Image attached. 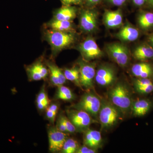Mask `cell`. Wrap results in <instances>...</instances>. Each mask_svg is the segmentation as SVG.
<instances>
[{
  "mask_svg": "<svg viewBox=\"0 0 153 153\" xmlns=\"http://www.w3.org/2000/svg\"><path fill=\"white\" fill-rule=\"evenodd\" d=\"M46 64L49 71L50 82L52 85L58 87L66 83L67 79L63 71L58 66L51 61H47Z\"/></svg>",
  "mask_w": 153,
  "mask_h": 153,
  "instance_id": "obj_15",
  "label": "cell"
},
{
  "mask_svg": "<svg viewBox=\"0 0 153 153\" xmlns=\"http://www.w3.org/2000/svg\"><path fill=\"white\" fill-rule=\"evenodd\" d=\"M44 38L50 45L52 57L55 58L60 52L73 45L76 40L75 32H61L47 29Z\"/></svg>",
  "mask_w": 153,
  "mask_h": 153,
  "instance_id": "obj_1",
  "label": "cell"
},
{
  "mask_svg": "<svg viewBox=\"0 0 153 153\" xmlns=\"http://www.w3.org/2000/svg\"><path fill=\"white\" fill-rule=\"evenodd\" d=\"M58 110V105L55 103L49 105L46 109V117L50 123L53 124L55 122Z\"/></svg>",
  "mask_w": 153,
  "mask_h": 153,
  "instance_id": "obj_27",
  "label": "cell"
},
{
  "mask_svg": "<svg viewBox=\"0 0 153 153\" xmlns=\"http://www.w3.org/2000/svg\"><path fill=\"white\" fill-rule=\"evenodd\" d=\"M131 107L133 114L135 116H143L150 109L151 103L147 100H139L132 104Z\"/></svg>",
  "mask_w": 153,
  "mask_h": 153,
  "instance_id": "obj_22",
  "label": "cell"
},
{
  "mask_svg": "<svg viewBox=\"0 0 153 153\" xmlns=\"http://www.w3.org/2000/svg\"><path fill=\"white\" fill-rule=\"evenodd\" d=\"M108 56L120 67H126L130 60V53L128 47L122 43H110L105 46Z\"/></svg>",
  "mask_w": 153,
  "mask_h": 153,
  "instance_id": "obj_3",
  "label": "cell"
},
{
  "mask_svg": "<svg viewBox=\"0 0 153 153\" xmlns=\"http://www.w3.org/2000/svg\"><path fill=\"white\" fill-rule=\"evenodd\" d=\"M48 134L49 151L53 153L60 152L67 139L66 133L58 130L56 127H50Z\"/></svg>",
  "mask_w": 153,
  "mask_h": 153,
  "instance_id": "obj_12",
  "label": "cell"
},
{
  "mask_svg": "<svg viewBox=\"0 0 153 153\" xmlns=\"http://www.w3.org/2000/svg\"><path fill=\"white\" fill-rule=\"evenodd\" d=\"M98 116L101 128L106 129L117 123L120 114L117 108L112 103L104 101L101 102Z\"/></svg>",
  "mask_w": 153,
  "mask_h": 153,
  "instance_id": "obj_4",
  "label": "cell"
},
{
  "mask_svg": "<svg viewBox=\"0 0 153 153\" xmlns=\"http://www.w3.org/2000/svg\"><path fill=\"white\" fill-rule=\"evenodd\" d=\"M137 23L141 30L149 31L153 29V12L143 11L138 15Z\"/></svg>",
  "mask_w": 153,
  "mask_h": 153,
  "instance_id": "obj_21",
  "label": "cell"
},
{
  "mask_svg": "<svg viewBox=\"0 0 153 153\" xmlns=\"http://www.w3.org/2000/svg\"><path fill=\"white\" fill-rule=\"evenodd\" d=\"M111 103L122 111H127L132 105L131 94L126 85L118 83L113 87L109 93Z\"/></svg>",
  "mask_w": 153,
  "mask_h": 153,
  "instance_id": "obj_2",
  "label": "cell"
},
{
  "mask_svg": "<svg viewBox=\"0 0 153 153\" xmlns=\"http://www.w3.org/2000/svg\"><path fill=\"white\" fill-rule=\"evenodd\" d=\"M74 98V93L68 88L63 85L57 87L55 95V98L56 99L69 101L73 100Z\"/></svg>",
  "mask_w": 153,
  "mask_h": 153,
  "instance_id": "obj_24",
  "label": "cell"
},
{
  "mask_svg": "<svg viewBox=\"0 0 153 153\" xmlns=\"http://www.w3.org/2000/svg\"><path fill=\"white\" fill-rule=\"evenodd\" d=\"M79 147L78 143L72 138H68L64 143L60 152L63 153H76Z\"/></svg>",
  "mask_w": 153,
  "mask_h": 153,
  "instance_id": "obj_26",
  "label": "cell"
},
{
  "mask_svg": "<svg viewBox=\"0 0 153 153\" xmlns=\"http://www.w3.org/2000/svg\"><path fill=\"white\" fill-rule=\"evenodd\" d=\"M113 5L117 7H121L126 4L127 0H108Z\"/></svg>",
  "mask_w": 153,
  "mask_h": 153,
  "instance_id": "obj_35",
  "label": "cell"
},
{
  "mask_svg": "<svg viewBox=\"0 0 153 153\" xmlns=\"http://www.w3.org/2000/svg\"><path fill=\"white\" fill-rule=\"evenodd\" d=\"M77 14V9L75 6L63 5L54 11L52 18L60 21L73 22Z\"/></svg>",
  "mask_w": 153,
  "mask_h": 153,
  "instance_id": "obj_16",
  "label": "cell"
},
{
  "mask_svg": "<svg viewBox=\"0 0 153 153\" xmlns=\"http://www.w3.org/2000/svg\"><path fill=\"white\" fill-rule=\"evenodd\" d=\"M114 68L109 65H102L96 71L94 80L98 85L107 86L112 85L116 79Z\"/></svg>",
  "mask_w": 153,
  "mask_h": 153,
  "instance_id": "obj_11",
  "label": "cell"
},
{
  "mask_svg": "<svg viewBox=\"0 0 153 153\" xmlns=\"http://www.w3.org/2000/svg\"><path fill=\"white\" fill-rule=\"evenodd\" d=\"M77 65L79 68V82L81 87L86 89L92 88L96 71L95 64L81 59L78 61Z\"/></svg>",
  "mask_w": 153,
  "mask_h": 153,
  "instance_id": "obj_8",
  "label": "cell"
},
{
  "mask_svg": "<svg viewBox=\"0 0 153 153\" xmlns=\"http://www.w3.org/2000/svg\"><path fill=\"white\" fill-rule=\"evenodd\" d=\"M133 55L136 60L140 61L153 60V48L148 43L140 44L134 49Z\"/></svg>",
  "mask_w": 153,
  "mask_h": 153,
  "instance_id": "obj_18",
  "label": "cell"
},
{
  "mask_svg": "<svg viewBox=\"0 0 153 153\" xmlns=\"http://www.w3.org/2000/svg\"><path fill=\"white\" fill-rule=\"evenodd\" d=\"M77 49L80 52L82 60L87 62L99 58L103 55V52L95 40L90 36L87 37L80 43Z\"/></svg>",
  "mask_w": 153,
  "mask_h": 153,
  "instance_id": "obj_7",
  "label": "cell"
},
{
  "mask_svg": "<svg viewBox=\"0 0 153 153\" xmlns=\"http://www.w3.org/2000/svg\"><path fill=\"white\" fill-rule=\"evenodd\" d=\"M140 32L137 28L130 24H126L121 27L116 34L117 38L122 42H132L139 38Z\"/></svg>",
  "mask_w": 153,
  "mask_h": 153,
  "instance_id": "obj_14",
  "label": "cell"
},
{
  "mask_svg": "<svg viewBox=\"0 0 153 153\" xmlns=\"http://www.w3.org/2000/svg\"><path fill=\"white\" fill-rule=\"evenodd\" d=\"M59 117L60 118L61 120L63 122V124L66 127L68 133H73L76 131L75 126L71 122V121L69 120L68 117H66V116L63 114H60Z\"/></svg>",
  "mask_w": 153,
  "mask_h": 153,
  "instance_id": "obj_28",
  "label": "cell"
},
{
  "mask_svg": "<svg viewBox=\"0 0 153 153\" xmlns=\"http://www.w3.org/2000/svg\"><path fill=\"white\" fill-rule=\"evenodd\" d=\"M101 143L102 136L100 132L89 128L84 131V145L97 150L100 147Z\"/></svg>",
  "mask_w": 153,
  "mask_h": 153,
  "instance_id": "obj_19",
  "label": "cell"
},
{
  "mask_svg": "<svg viewBox=\"0 0 153 153\" xmlns=\"http://www.w3.org/2000/svg\"><path fill=\"white\" fill-rule=\"evenodd\" d=\"M63 5H79L85 3V0H60Z\"/></svg>",
  "mask_w": 153,
  "mask_h": 153,
  "instance_id": "obj_30",
  "label": "cell"
},
{
  "mask_svg": "<svg viewBox=\"0 0 153 153\" xmlns=\"http://www.w3.org/2000/svg\"><path fill=\"white\" fill-rule=\"evenodd\" d=\"M136 90L141 94H148L153 91V83L143 86H134Z\"/></svg>",
  "mask_w": 153,
  "mask_h": 153,
  "instance_id": "obj_29",
  "label": "cell"
},
{
  "mask_svg": "<svg viewBox=\"0 0 153 153\" xmlns=\"http://www.w3.org/2000/svg\"><path fill=\"white\" fill-rule=\"evenodd\" d=\"M147 6L151 9H153V0H149Z\"/></svg>",
  "mask_w": 153,
  "mask_h": 153,
  "instance_id": "obj_37",
  "label": "cell"
},
{
  "mask_svg": "<svg viewBox=\"0 0 153 153\" xmlns=\"http://www.w3.org/2000/svg\"><path fill=\"white\" fill-rule=\"evenodd\" d=\"M132 74L137 78H149L153 77V66L147 62L141 61L132 66Z\"/></svg>",
  "mask_w": 153,
  "mask_h": 153,
  "instance_id": "obj_17",
  "label": "cell"
},
{
  "mask_svg": "<svg viewBox=\"0 0 153 153\" xmlns=\"http://www.w3.org/2000/svg\"><path fill=\"white\" fill-rule=\"evenodd\" d=\"M149 0H131L133 4L137 7H141L147 4Z\"/></svg>",
  "mask_w": 153,
  "mask_h": 153,
  "instance_id": "obj_34",
  "label": "cell"
},
{
  "mask_svg": "<svg viewBox=\"0 0 153 153\" xmlns=\"http://www.w3.org/2000/svg\"><path fill=\"white\" fill-rule=\"evenodd\" d=\"M46 29L57 30L61 32H75V26L73 22L60 21L54 19H51L45 25Z\"/></svg>",
  "mask_w": 153,
  "mask_h": 153,
  "instance_id": "obj_20",
  "label": "cell"
},
{
  "mask_svg": "<svg viewBox=\"0 0 153 153\" xmlns=\"http://www.w3.org/2000/svg\"><path fill=\"white\" fill-rule=\"evenodd\" d=\"M101 105V101L98 97L93 93H87L82 96L79 102L73 108L84 111L91 116L97 117Z\"/></svg>",
  "mask_w": 153,
  "mask_h": 153,
  "instance_id": "obj_6",
  "label": "cell"
},
{
  "mask_svg": "<svg viewBox=\"0 0 153 153\" xmlns=\"http://www.w3.org/2000/svg\"><path fill=\"white\" fill-rule=\"evenodd\" d=\"M97 152V150L91 149L84 145L79 146L76 153H95Z\"/></svg>",
  "mask_w": 153,
  "mask_h": 153,
  "instance_id": "obj_31",
  "label": "cell"
},
{
  "mask_svg": "<svg viewBox=\"0 0 153 153\" xmlns=\"http://www.w3.org/2000/svg\"><path fill=\"white\" fill-rule=\"evenodd\" d=\"M104 25L108 29L120 27L123 24V15L120 9L115 10H106L103 17Z\"/></svg>",
  "mask_w": 153,
  "mask_h": 153,
  "instance_id": "obj_13",
  "label": "cell"
},
{
  "mask_svg": "<svg viewBox=\"0 0 153 153\" xmlns=\"http://www.w3.org/2000/svg\"><path fill=\"white\" fill-rule=\"evenodd\" d=\"M79 25L82 33H94L98 27V13L97 11L91 8L82 10L79 13Z\"/></svg>",
  "mask_w": 153,
  "mask_h": 153,
  "instance_id": "obj_5",
  "label": "cell"
},
{
  "mask_svg": "<svg viewBox=\"0 0 153 153\" xmlns=\"http://www.w3.org/2000/svg\"><path fill=\"white\" fill-rule=\"evenodd\" d=\"M148 43L153 48V33H152L148 38Z\"/></svg>",
  "mask_w": 153,
  "mask_h": 153,
  "instance_id": "obj_36",
  "label": "cell"
},
{
  "mask_svg": "<svg viewBox=\"0 0 153 153\" xmlns=\"http://www.w3.org/2000/svg\"><path fill=\"white\" fill-rule=\"evenodd\" d=\"M63 73L67 80L74 82L78 87H81L79 82V71L78 65L71 68H66L63 71Z\"/></svg>",
  "mask_w": 153,
  "mask_h": 153,
  "instance_id": "obj_25",
  "label": "cell"
},
{
  "mask_svg": "<svg viewBox=\"0 0 153 153\" xmlns=\"http://www.w3.org/2000/svg\"><path fill=\"white\" fill-rule=\"evenodd\" d=\"M102 0H85V4L88 8H92L97 5Z\"/></svg>",
  "mask_w": 153,
  "mask_h": 153,
  "instance_id": "obj_33",
  "label": "cell"
},
{
  "mask_svg": "<svg viewBox=\"0 0 153 153\" xmlns=\"http://www.w3.org/2000/svg\"><path fill=\"white\" fill-rule=\"evenodd\" d=\"M36 101L37 108L40 111H46L50 104V100L48 97L45 85L42 86L37 95Z\"/></svg>",
  "mask_w": 153,
  "mask_h": 153,
  "instance_id": "obj_23",
  "label": "cell"
},
{
  "mask_svg": "<svg viewBox=\"0 0 153 153\" xmlns=\"http://www.w3.org/2000/svg\"><path fill=\"white\" fill-rule=\"evenodd\" d=\"M66 113L77 131H85L94 121L91 115L81 110H68Z\"/></svg>",
  "mask_w": 153,
  "mask_h": 153,
  "instance_id": "obj_9",
  "label": "cell"
},
{
  "mask_svg": "<svg viewBox=\"0 0 153 153\" xmlns=\"http://www.w3.org/2000/svg\"><path fill=\"white\" fill-rule=\"evenodd\" d=\"M56 128L61 132L65 133H67V129H66V127L63 124V122L61 120L60 117H58V119L57 120V122H56Z\"/></svg>",
  "mask_w": 153,
  "mask_h": 153,
  "instance_id": "obj_32",
  "label": "cell"
},
{
  "mask_svg": "<svg viewBox=\"0 0 153 153\" xmlns=\"http://www.w3.org/2000/svg\"><path fill=\"white\" fill-rule=\"evenodd\" d=\"M26 71L30 81H39L44 79L49 74V71L42 57L29 66H27Z\"/></svg>",
  "mask_w": 153,
  "mask_h": 153,
  "instance_id": "obj_10",
  "label": "cell"
}]
</instances>
